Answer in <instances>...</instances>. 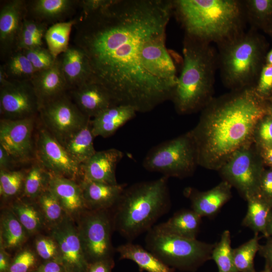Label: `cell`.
<instances>
[{
  "mask_svg": "<svg viewBox=\"0 0 272 272\" xmlns=\"http://www.w3.org/2000/svg\"><path fill=\"white\" fill-rule=\"evenodd\" d=\"M172 14L171 0H113L77 18L74 45L88 58L90 82L116 105L145 113L171 99L179 77L177 54L166 45Z\"/></svg>",
  "mask_w": 272,
  "mask_h": 272,
  "instance_id": "obj_1",
  "label": "cell"
},
{
  "mask_svg": "<svg viewBox=\"0 0 272 272\" xmlns=\"http://www.w3.org/2000/svg\"><path fill=\"white\" fill-rule=\"evenodd\" d=\"M267 104L254 87L214 98L202 110L197 125L190 130L198 165L219 171L236 152L252 144L257 123L267 115Z\"/></svg>",
  "mask_w": 272,
  "mask_h": 272,
  "instance_id": "obj_2",
  "label": "cell"
},
{
  "mask_svg": "<svg viewBox=\"0 0 272 272\" xmlns=\"http://www.w3.org/2000/svg\"><path fill=\"white\" fill-rule=\"evenodd\" d=\"M173 14L185 35L218 46L245 31L243 1L172 0Z\"/></svg>",
  "mask_w": 272,
  "mask_h": 272,
  "instance_id": "obj_3",
  "label": "cell"
},
{
  "mask_svg": "<svg viewBox=\"0 0 272 272\" xmlns=\"http://www.w3.org/2000/svg\"><path fill=\"white\" fill-rule=\"evenodd\" d=\"M181 70L171 100L180 114L202 110L214 98L217 52L211 44L184 35Z\"/></svg>",
  "mask_w": 272,
  "mask_h": 272,
  "instance_id": "obj_4",
  "label": "cell"
},
{
  "mask_svg": "<svg viewBox=\"0 0 272 272\" xmlns=\"http://www.w3.org/2000/svg\"><path fill=\"white\" fill-rule=\"evenodd\" d=\"M168 179L163 176L126 187L112 208L113 230L130 241L153 228L171 206Z\"/></svg>",
  "mask_w": 272,
  "mask_h": 272,
  "instance_id": "obj_5",
  "label": "cell"
},
{
  "mask_svg": "<svg viewBox=\"0 0 272 272\" xmlns=\"http://www.w3.org/2000/svg\"><path fill=\"white\" fill-rule=\"evenodd\" d=\"M218 48V68L224 85L230 91L255 87L267 53L263 37L250 28Z\"/></svg>",
  "mask_w": 272,
  "mask_h": 272,
  "instance_id": "obj_6",
  "label": "cell"
},
{
  "mask_svg": "<svg viewBox=\"0 0 272 272\" xmlns=\"http://www.w3.org/2000/svg\"><path fill=\"white\" fill-rule=\"evenodd\" d=\"M146 247L168 266L193 270L211 258L215 244L160 232H147Z\"/></svg>",
  "mask_w": 272,
  "mask_h": 272,
  "instance_id": "obj_7",
  "label": "cell"
},
{
  "mask_svg": "<svg viewBox=\"0 0 272 272\" xmlns=\"http://www.w3.org/2000/svg\"><path fill=\"white\" fill-rule=\"evenodd\" d=\"M146 170L167 177L183 178L198 166L196 146L190 131L152 148L143 162Z\"/></svg>",
  "mask_w": 272,
  "mask_h": 272,
  "instance_id": "obj_8",
  "label": "cell"
},
{
  "mask_svg": "<svg viewBox=\"0 0 272 272\" xmlns=\"http://www.w3.org/2000/svg\"><path fill=\"white\" fill-rule=\"evenodd\" d=\"M265 165L253 143L236 152L219 170L220 175L245 199L256 195Z\"/></svg>",
  "mask_w": 272,
  "mask_h": 272,
  "instance_id": "obj_9",
  "label": "cell"
},
{
  "mask_svg": "<svg viewBox=\"0 0 272 272\" xmlns=\"http://www.w3.org/2000/svg\"><path fill=\"white\" fill-rule=\"evenodd\" d=\"M78 222L77 226L86 259L92 260V263L110 259L113 228L108 210H87L79 217Z\"/></svg>",
  "mask_w": 272,
  "mask_h": 272,
  "instance_id": "obj_10",
  "label": "cell"
},
{
  "mask_svg": "<svg viewBox=\"0 0 272 272\" xmlns=\"http://www.w3.org/2000/svg\"><path fill=\"white\" fill-rule=\"evenodd\" d=\"M38 115L41 124L62 146L91 119L80 110L68 92L42 105Z\"/></svg>",
  "mask_w": 272,
  "mask_h": 272,
  "instance_id": "obj_11",
  "label": "cell"
},
{
  "mask_svg": "<svg viewBox=\"0 0 272 272\" xmlns=\"http://www.w3.org/2000/svg\"><path fill=\"white\" fill-rule=\"evenodd\" d=\"M35 137V158L50 174L77 181L81 179V165L41 124Z\"/></svg>",
  "mask_w": 272,
  "mask_h": 272,
  "instance_id": "obj_12",
  "label": "cell"
},
{
  "mask_svg": "<svg viewBox=\"0 0 272 272\" xmlns=\"http://www.w3.org/2000/svg\"><path fill=\"white\" fill-rule=\"evenodd\" d=\"M36 117L10 120L1 118L0 146L16 165L32 162L35 158Z\"/></svg>",
  "mask_w": 272,
  "mask_h": 272,
  "instance_id": "obj_13",
  "label": "cell"
},
{
  "mask_svg": "<svg viewBox=\"0 0 272 272\" xmlns=\"http://www.w3.org/2000/svg\"><path fill=\"white\" fill-rule=\"evenodd\" d=\"M40 105L30 80L11 81L0 87L2 119L17 120L38 115Z\"/></svg>",
  "mask_w": 272,
  "mask_h": 272,
  "instance_id": "obj_14",
  "label": "cell"
},
{
  "mask_svg": "<svg viewBox=\"0 0 272 272\" xmlns=\"http://www.w3.org/2000/svg\"><path fill=\"white\" fill-rule=\"evenodd\" d=\"M51 234L57 244L59 259L65 266L71 269L81 271L89 265L74 219L66 215L53 225Z\"/></svg>",
  "mask_w": 272,
  "mask_h": 272,
  "instance_id": "obj_15",
  "label": "cell"
},
{
  "mask_svg": "<svg viewBox=\"0 0 272 272\" xmlns=\"http://www.w3.org/2000/svg\"><path fill=\"white\" fill-rule=\"evenodd\" d=\"M27 3L11 0L5 3L0 10V50L1 55L12 54L15 49L22 22L27 12Z\"/></svg>",
  "mask_w": 272,
  "mask_h": 272,
  "instance_id": "obj_16",
  "label": "cell"
},
{
  "mask_svg": "<svg viewBox=\"0 0 272 272\" xmlns=\"http://www.w3.org/2000/svg\"><path fill=\"white\" fill-rule=\"evenodd\" d=\"M123 156L122 151L114 148L96 151L89 159L81 165V180L109 184H118L116 169Z\"/></svg>",
  "mask_w": 272,
  "mask_h": 272,
  "instance_id": "obj_17",
  "label": "cell"
},
{
  "mask_svg": "<svg viewBox=\"0 0 272 272\" xmlns=\"http://www.w3.org/2000/svg\"><path fill=\"white\" fill-rule=\"evenodd\" d=\"M68 93L80 110L90 119L116 105L107 90L94 82H87Z\"/></svg>",
  "mask_w": 272,
  "mask_h": 272,
  "instance_id": "obj_18",
  "label": "cell"
},
{
  "mask_svg": "<svg viewBox=\"0 0 272 272\" xmlns=\"http://www.w3.org/2000/svg\"><path fill=\"white\" fill-rule=\"evenodd\" d=\"M231 185L223 180L218 185L205 191L188 187L184 190V194L191 202V209L201 217H212L232 197Z\"/></svg>",
  "mask_w": 272,
  "mask_h": 272,
  "instance_id": "obj_19",
  "label": "cell"
},
{
  "mask_svg": "<svg viewBox=\"0 0 272 272\" xmlns=\"http://www.w3.org/2000/svg\"><path fill=\"white\" fill-rule=\"evenodd\" d=\"M48 189L56 198L66 215L73 219L79 218L87 210L82 188L76 181L51 174Z\"/></svg>",
  "mask_w": 272,
  "mask_h": 272,
  "instance_id": "obj_20",
  "label": "cell"
},
{
  "mask_svg": "<svg viewBox=\"0 0 272 272\" xmlns=\"http://www.w3.org/2000/svg\"><path fill=\"white\" fill-rule=\"evenodd\" d=\"M30 81L38 98L40 107L68 92L57 58L53 66L36 72Z\"/></svg>",
  "mask_w": 272,
  "mask_h": 272,
  "instance_id": "obj_21",
  "label": "cell"
},
{
  "mask_svg": "<svg viewBox=\"0 0 272 272\" xmlns=\"http://www.w3.org/2000/svg\"><path fill=\"white\" fill-rule=\"evenodd\" d=\"M57 59L65 79L68 91L90 81L91 72L85 53L75 45L68 49Z\"/></svg>",
  "mask_w": 272,
  "mask_h": 272,
  "instance_id": "obj_22",
  "label": "cell"
},
{
  "mask_svg": "<svg viewBox=\"0 0 272 272\" xmlns=\"http://www.w3.org/2000/svg\"><path fill=\"white\" fill-rule=\"evenodd\" d=\"M79 184L89 210L112 208L126 187L125 184H109L84 180H81Z\"/></svg>",
  "mask_w": 272,
  "mask_h": 272,
  "instance_id": "obj_23",
  "label": "cell"
},
{
  "mask_svg": "<svg viewBox=\"0 0 272 272\" xmlns=\"http://www.w3.org/2000/svg\"><path fill=\"white\" fill-rule=\"evenodd\" d=\"M137 110L126 105L112 106L91 120V128L95 137L107 138L133 118Z\"/></svg>",
  "mask_w": 272,
  "mask_h": 272,
  "instance_id": "obj_24",
  "label": "cell"
},
{
  "mask_svg": "<svg viewBox=\"0 0 272 272\" xmlns=\"http://www.w3.org/2000/svg\"><path fill=\"white\" fill-rule=\"evenodd\" d=\"M201 218L192 209H182L175 213L166 222L153 228L163 233L188 239H196Z\"/></svg>",
  "mask_w": 272,
  "mask_h": 272,
  "instance_id": "obj_25",
  "label": "cell"
},
{
  "mask_svg": "<svg viewBox=\"0 0 272 272\" xmlns=\"http://www.w3.org/2000/svg\"><path fill=\"white\" fill-rule=\"evenodd\" d=\"M76 0H35L27 3L29 11L34 20L46 23L62 19L79 5Z\"/></svg>",
  "mask_w": 272,
  "mask_h": 272,
  "instance_id": "obj_26",
  "label": "cell"
},
{
  "mask_svg": "<svg viewBox=\"0 0 272 272\" xmlns=\"http://www.w3.org/2000/svg\"><path fill=\"white\" fill-rule=\"evenodd\" d=\"M116 250L120 258L134 261L143 270L147 272H173V269L170 266L140 245L128 242L118 246Z\"/></svg>",
  "mask_w": 272,
  "mask_h": 272,
  "instance_id": "obj_27",
  "label": "cell"
},
{
  "mask_svg": "<svg viewBox=\"0 0 272 272\" xmlns=\"http://www.w3.org/2000/svg\"><path fill=\"white\" fill-rule=\"evenodd\" d=\"M246 201L247 210L242 225L255 234L261 233L265 237L266 228L272 217V205L257 195Z\"/></svg>",
  "mask_w": 272,
  "mask_h": 272,
  "instance_id": "obj_28",
  "label": "cell"
},
{
  "mask_svg": "<svg viewBox=\"0 0 272 272\" xmlns=\"http://www.w3.org/2000/svg\"><path fill=\"white\" fill-rule=\"evenodd\" d=\"M94 138L90 120L69 139L62 146L71 158L81 165L96 152L93 145Z\"/></svg>",
  "mask_w": 272,
  "mask_h": 272,
  "instance_id": "obj_29",
  "label": "cell"
},
{
  "mask_svg": "<svg viewBox=\"0 0 272 272\" xmlns=\"http://www.w3.org/2000/svg\"><path fill=\"white\" fill-rule=\"evenodd\" d=\"M1 248L15 249L26 239V230L10 210L3 211L1 216Z\"/></svg>",
  "mask_w": 272,
  "mask_h": 272,
  "instance_id": "obj_30",
  "label": "cell"
},
{
  "mask_svg": "<svg viewBox=\"0 0 272 272\" xmlns=\"http://www.w3.org/2000/svg\"><path fill=\"white\" fill-rule=\"evenodd\" d=\"M77 21L76 18L55 23L48 28L44 38L48 49L55 58L68 49L71 33Z\"/></svg>",
  "mask_w": 272,
  "mask_h": 272,
  "instance_id": "obj_31",
  "label": "cell"
},
{
  "mask_svg": "<svg viewBox=\"0 0 272 272\" xmlns=\"http://www.w3.org/2000/svg\"><path fill=\"white\" fill-rule=\"evenodd\" d=\"M243 4L251 28L265 32L272 25V0H244Z\"/></svg>",
  "mask_w": 272,
  "mask_h": 272,
  "instance_id": "obj_32",
  "label": "cell"
},
{
  "mask_svg": "<svg viewBox=\"0 0 272 272\" xmlns=\"http://www.w3.org/2000/svg\"><path fill=\"white\" fill-rule=\"evenodd\" d=\"M26 171L23 192L27 197L36 198L48 188L50 174L35 159Z\"/></svg>",
  "mask_w": 272,
  "mask_h": 272,
  "instance_id": "obj_33",
  "label": "cell"
},
{
  "mask_svg": "<svg viewBox=\"0 0 272 272\" xmlns=\"http://www.w3.org/2000/svg\"><path fill=\"white\" fill-rule=\"evenodd\" d=\"M11 210L25 230L30 233L38 232L44 224L41 212L32 204L17 200L13 202Z\"/></svg>",
  "mask_w": 272,
  "mask_h": 272,
  "instance_id": "obj_34",
  "label": "cell"
},
{
  "mask_svg": "<svg viewBox=\"0 0 272 272\" xmlns=\"http://www.w3.org/2000/svg\"><path fill=\"white\" fill-rule=\"evenodd\" d=\"M11 81L30 80L37 72L22 51H15L2 65Z\"/></svg>",
  "mask_w": 272,
  "mask_h": 272,
  "instance_id": "obj_35",
  "label": "cell"
},
{
  "mask_svg": "<svg viewBox=\"0 0 272 272\" xmlns=\"http://www.w3.org/2000/svg\"><path fill=\"white\" fill-rule=\"evenodd\" d=\"M258 234L238 247L233 249V257L238 272H256L254 267V259L259 251Z\"/></svg>",
  "mask_w": 272,
  "mask_h": 272,
  "instance_id": "obj_36",
  "label": "cell"
},
{
  "mask_svg": "<svg viewBox=\"0 0 272 272\" xmlns=\"http://www.w3.org/2000/svg\"><path fill=\"white\" fill-rule=\"evenodd\" d=\"M211 258L216 262L219 272H238L234 263L231 234L229 230H225L219 241L215 243Z\"/></svg>",
  "mask_w": 272,
  "mask_h": 272,
  "instance_id": "obj_37",
  "label": "cell"
},
{
  "mask_svg": "<svg viewBox=\"0 0 272 272\" xmlns=\"http://www.w3.org/2000/svg\"><path fill=\"white\" fill-rule=\"evenodd\" d=\"M26 171L0 170V194L4 198L18 195L23 190Z\"/></svg>",
  "mask_w": 272,
  "mask_h": 272,
  "instance_id": "obj_38",
  "label": "cell"
},
{
  "mask_svg": "<svg viewBox=\"0 0 272 272\" xmlns=\"http://www.w3.org/2000/svg\"><path fill=\"white\" fill-rule=\"evenodd\" d=\"M37 200L44 218L53 225L60 222L66 215L56 198L48 188L37 198Z\"/></svg>",
  "mask_w": 272,
  "mask_h": 272,
  "instance_id": "obj_39",
  "label": "cell"
},
{
  "mask_svg": "<svg viewBox=\"0 0 272 272\" xmlns=\"http://www.w3.org/2000/svg\"><path fill=\"white\" fill-rule=\"evenodd\" d=\"M21 51H23L37 72L51 67L57 59L48 48L42 46Z\"/></svg>",
  "mask_w": 272,
  "mask_h": 272,
  "instance_id": "obj_40",
  "label": "cell"
},
{
  "mask_svg": "<svg viewBox=\"0 0 272 272\" xmlns=\"http://www.w3.org/2000/svg\"><path fill=\"white\" fill-rule=\"evenodd\" d=\"M253 143L257 148L272 147V117H263L257 123L253 134Z\"/></svg>",
  "mask_w": 272,
  "mask_h": 272,
  "instance_id": "obj_41",
  "label": "cell"
},
{
  "mask_svg": "<svg viewBox=\"0 0 272 272\" xmlns=\"http://www.w3.org/2000/svg\"><path fill=\"white\" fill-rule=\"evenodd\" d=\"M254 88L257 94L264 99L272 97V65L265 64Z\"/></svg>",
  "mask_w": 272,
  "mask_h": 272,
  "instance_id": "obj_42",
  "label": "cell"
},
{
  "mask_svg": "<svg viewBox=\"0 0 272 272\" xmlns=\"http://www.w3.org/2000/svg\"><path fill=\"white\" fill-rule=\"evenodd\" d=\"M35 248L37 254L44 259L55 261L59 259L57 244L52 237H42L37 239Z\"/></svg>",
  "mask_w": 272,
  "mask_h": 272,
  "instance_id": "obj_43",
  "label": "cell"
},
{
  "mask_svg": "<svg viewBox=\"0 0 272 272\" xmlns=\"http://www.w3.org/2000/svg\"><path fill=\"white\" fill-rule=\"evenodd\" d=\"M36 262L33 252L28 249L20 252L10 266L8 272H28Z\"/></svg>",
  "mask_w": 272,
  "mask_h": 272,
  "instance_id": "obj_44",
  "label": "cell"
},
{
  "mask_svg": "<svg viewBox=\"0 0 272 272\" xmlns=\"http://www.w3.org/2000/svg\"><path fill=\"white\" fill-rule=\"evenodd\" d=\"M47 29V24L25 17L18 36H35L42 39Z\"/></svg>",
  "mask_w": 272,
  "mask_h": 272,
  "instance_id": "obj_45",
  "label": "cell"
},
{
  "mask_svg": "<svg viewBox=\"0 0 272 272\" xmlns=\"http://www.w3.org/2000/svg\"><path fill=\"white\" fill-rule=\"evenodd\" d=\"M257 195L272 205V168L263 170Z\"/></svg>",
  "mask_w": 272,
  "mask_h": 272,
  "instance_id": "obj_46",
  "label": "cell"
},
{
  "mask_svg": "<svg viewBox=\"0 0 272 272\" xmlns=\"http://www.w3.org/2000/svg\"><path fill=\"white\" fill-rule=\"evenodd\" d=\"M113 0H83L80 1L79 6L81 12L91 13L109 6Z\"/></svg>",
  "mask_w": 272,
  "mask_h": 272,
  "instance_id": "obj_47",
  "label": "cell"
},
{
  "mask_svg": "<svg viewBox=\"0 0 272 272\" xmlns=\"http://www.w3.org/2000/svg\"><path fill=\"white\" fill-rule=\"evenodd\" d=\"M111 265V258L97 261L89 265L88 272H110Z\"/></svg>",
  "mask_w": 272,
  "mask_h": 272,
  "instance_id": "obj_48",
  "label": "cell"
},
{
  "mask_svg": "<svg viewBox=\"0 0 272 272\" xmlns=\"http://www.w3.org/2000/svg\"><path fill=\"white\" fill-rule=\"evenodd\" d=\"M259 254L265 258L266 264L272 267V238L269 237L265 243L260 245L258 251Z\"/></svg>",
  "mask_w": 272,
  "mask_h": 272,
  "instance_id": "obj_49",
  "label": "cell"
},
{
  "mask_svg": "<svg viewBox=\"0 0 272 272\" xmlns=\"http://www.w3.org/2000/svg\"><path fill=\"white\" fill-rule=\"evenodd\" d=\"M16 165L7 152L0 146V170H13Z\"/></svg>",
  "mask_w": 272,
  "mask_h": 272,
  "instance_id": "obj_50",
  "label": "cell"
},
{
  "mask_svg": "<svg viewBox=\"0 0 272 272\" xmlns=\"http://www.w3.org/2000/svg\"><path fill=\"white\" fill-rule=\"evenodd\" d=\"M36 272H62V269L57 262L51 260L42 264Z\"/></svg>",
  "mask_w": 272,
  "mask_h": 272,
  "instance_id": "obj_51",
  "label": "cell"
},
{
  "mask_svg": "<svg viewBox=\"0 0 272 272\" xmlns=\"http://www.w3.org/2000/svg\"><path fill=\"white\" fill-rule=\"evenodd\" d=\"M257 148L264 165L272 168V147Z\"/></svg>",
  "mask_w": 272,
  "mask_h": 272,
  "instance_id": "obj_52",
  "label": "cell"
},
{
  "mask_svg": "<svg viewBox=\"0 0 272 272\" xmlns=\"http://www.w3.org/2000/svg\"><path fill=\"white\" fill-rule=\"evenodd\" d=\"M4 249L1 248L0 251V271L6 272L10 268L9 258Z\"/></svg>",
  "mask_w": 272,
  "mask_h": 272,
  "instance_id": "obj_53",
  "label": "cell"
},
{
  "mask_svg": "<svg viewBox=\"0 0 272 272\" xmlns=\"http://www.w3.org/2000/svg\"><path fill=\"white\" fill-rule=\"evenodd\" d=\"M11 81L9 79L6 74L2 65L0 66V87L9 85Z\"/></svg>",
  "mask_w": 272,
  "mask_h": 272,
  "instance_id": "obj_54",
  "label": "cell"
},
{
  "mask_svg": "<svg viewBox=\"0 0 272 272\" xmlns=\"http://www.w3.org/2000/svg\"><path fill=\"white\" fill-rule=\"evenodd\" d=\"M272 236V217L267 225L265 237L268 238Z\"/></svg>",
  "mask_w": 272,
  "mask_h": 272,
  "instance_id": "obj_55",
  "label": "cell"
},
{
  "mask_svg": "<svg viewBox=\"0 0 272 272\" xmlns=\"http://www.w3.org/2000/svg\"><path fill=\"white\" fill-rule=\"evenodd\" d=\"M265 64L272 65V49L267 52L266 55Z\"/></svg>",
  "mask_w": 272,
  "mask_h": 272,
  "instance_id": "obj_56",
  "label": "cell"
},
{
  "mask_svg": "<svg viewBox=\"0 0 272 272\" xmlns=\"http://www.w3.org/2000/svg\"><path fill=\"white\" fill-rule=\"evenodd\" d=\"M267 115L272 117V99L267 100Z\"/></svg>",
  "mask_w": 272,
  "mask_h": 272,
  "instance_id": "obj_57",
  "label": "cell"
},
{
  "mask_svg": "<svg viewBox=\"0 0 272 272\" xmlns=\"http://www.w3.org/2000/svg\"><path fill=\"white\" fill-rule=\"evenodd\" d=\"M265 32L268 34L272 38V25L270 26Z\"/></svg>",
  "mask_w": 272,
  "mask_h": 272,
  "instance_id": "obj_58",
  "label": "cell"
},
{
  "mask_svg": "<svg viewBox=\"0 0 272 272\" xmlns=\"http://www.w3.org/2000/svg\"><path fill=\"white\" fill-rule=\"evenodd\" d=\"M261 272H272V270L271 267L266 264L265 268Z\"/></svg>",
  "mask_w": 272,
  "mask_h": 272,
  "instance_id": "obj_59",
  "label": "cell"
},
{
  "mask_svg": "<svg viewBox=\"0 0 272 272\" xmlns=\"http://www.w3.org/2000/svg\"><path fill=\"white\" fill-rule=\"evenodd\" d=\"M269 99H272V97H270V98H269Z\"/></svg>",
  "mask_w": 272,
  "mask_h": 272,
  "instance_id": "obj_60",
  "label": "cell"
}]
</instances>
